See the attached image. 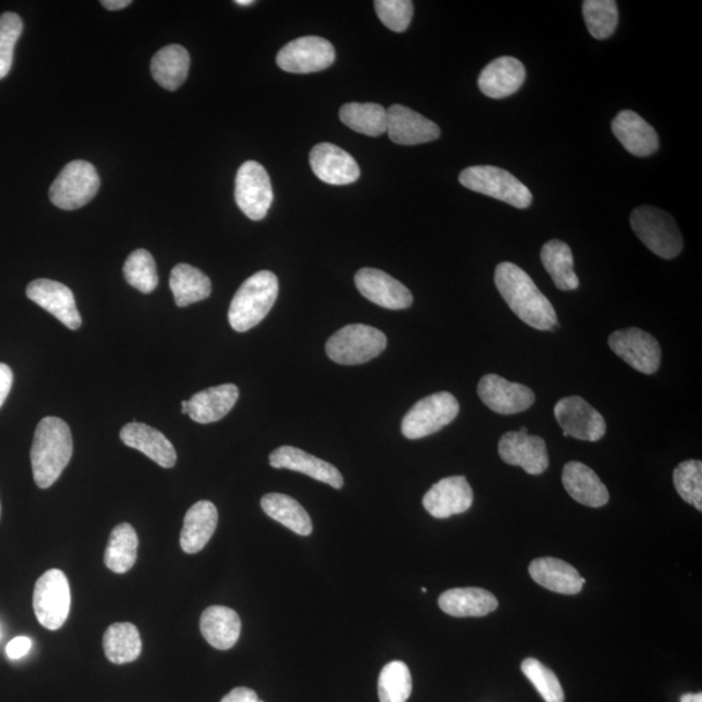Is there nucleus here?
Returning a JSON list of instances; mask_svg holds the SVG:
<instances>
[{
	"label": "nucleus",
	"mask_w": 702,
	"mask_h": 702,
	"mask_svg": "<svg viewBox=\"0 0 702 702\" xmlns=\"http://www.w3.org/2000/svg\"><path fill=\"white\" fill-rule=\"evenodd\" d=\"M499 295L522 321L539 331H551L558 318L551 302L526 271L510 261L499 264L495 272Z\"/></svg>",
	"instance_id": "obj_1"
},
{
	"label": "nucleus",
	"mask_w": 702,
	"mask_h": 702,
	"mask_svg": "<svg viewBox=\"0 0 702 702\" xmlns=\"http://www.w3.org/2000/svg\"><path fill=\"white\" fill-rule=\"evenodd\" d=\"M73 453L72 433L61 417H43L34 433L31 451V461L34 482L42 489H48L54 484Z\"/></svg>",
	"instance_id": "obj_2"
},
{
	"label": "nucleus",
	"mask_w": 702,
	"mask_h": 702,
	"mask_svg": "<svg viewBox=\"0 0 702 702\" xmlns=\"http://www.w3.org/2000/svg\"><path fill=\"white\" fill-rule=\"evenodd\" d=\"M279 296V280L271 271H260L246 280L230 302L229 324L236 332H248L273 308Z\"/></svg>",
	"instance_id": "obj_3"
},
{
	"label": "nucleus",
	"mask_w": 702,
	"mask_h": 702,
	"mask_svg": "<svg viewBox=\"0 0 702 702\" xmlns=\"http://www.w3.org/2000/svg\"><path fill=\"white\" fill-rule=\"evenodd\" d=\"M631 227L649 250L663 259H674L683 250V237L668 213L653 206H641L631 214Z\"/></svg>",
	"instance_id": "obj_4"
},
{
	"label": "nucleus",
	"mask_w": 702,
	"mask_h": 702,
	"mask_svg": "<svg viewBox=\"0 0 702 702\" xmlns=\"http://www.w3.org/2000/svg\"><path fill=\"white\" fill-rule=\"evenodd\" d=\"M460 183L468 190L484 194L525 210L533 205V193L517 177L503 168L474 166L463 169Z\"/></svg>",
	"instance_id": "obj_5"
},
{
	"label": "nucleus",
	"mask_w": 702,
	"mask_h": 702,
	"mask_svg": "<svg viewBox=\"0 0 702 702\" xmlns=\"http://www.w3.org/2000/svg\"><path fill=\"white\" fill-rule=\"evenodd\" d=\"M386 335L364 324H350L341 328L327 341L326 351L330 360L343 365L368 363L383 353Z\"/></svg>",
	"instance_id": "obj_6"
},
{
	"label": "nucleus",
	"mask_w": 702,
	"mask_h": 702,
	"mask_svg": "<svg viewBox=\"0 0 702 702\" xmlns=\"http://www.w3.org/2000/svg\"><path fill=\"white\" fill-rule=\"evenodd\" d=\"M101 180L92 163L73 161L62 169L50 188V199L62 210H78L99 193Z\"/></svg>",
	"instance_id": "obj_7"
},
{
	"label": "nucleus",
	"mask_w": 702,
	"mask_h": 702,
	"mask_svg": "<svg viewBox=\"0 0 702 702\" xmlns=\"http://www.w3.org/2000/svg\"><path fill=\"white\" fill-rule=\"evenodd\" d=\"M460 414V403L450 392L429 395L409 410L403 417L402 435L420 440L433 435L450 425Z\"/></svg>",
	"instance_id": "obj_8"
},
{
	"label": "nucleus",
	"mask_w": 702,
	"mask_h": 702,
	"mask_svg": "<svg viewBox=\"0 0 702 702\" xmlns=\"http://www.w3.org/2000/svg\"><path fill=\"white\" fill-rule=\"evenodd\" d=\"M33 608L44 629L56 631L63 627L70 616L71 588L62 570H49L37 580Z\"/></svg>",
	"instance_id": "obj_9"
},
{
	"label": "nucleus",
	"mask_w": 702,
	"mask_h": 702,
	"mask_svg": "<svg viewBox=\"0 0 702 702\" xmlns=\"http://www.w3.org/2000/svg\"><path fill=\"white\" fill-rule=\"evenodd\" d=\"M235 197L240 210L254 221L266 218L273 202L271 178L260 163L248 161L236 176Z\"/></svg>",
	"instance_id": "obj_10"
},
{
	"label": "nucleus",
	"mask_w": 702,
	"mask_h": 702,
	"mask_svg": "<svg viewBox=\"0 0 702 702\" xmlns=\"http://www.w3.org/2000/svg\"><path fill=\"white\" fill-rule=\"evenodd\" d=\"M609 347L633 370L653 375L661 365L662 350L651 333L627 328L610 334Z\"/></svg>",
	"instance_id": "obj_11"
},
{
	"label": "nucleus",
	"mask_w": 702,
	"mask_h": 702,
	"mask_svg": "<svg viewBox=\"0 0 702 702\" xmlns=\"http://www.w3.org/2000/svg\"><path fill=\"white\" fill-rule=\"evenodd\" d=\"M335 51L330 41L321 37H301L283 47L276 58L282 71L289 73H316L330 69Z\"/></svg>",
	"instance_id": "obj_12"
},
{
	"label": "nucleus",
	"mask_w": 702,
	"mask_h": 702,
	"mask_svg": "<svg viewBox=\"0 0 702 702\" xmlns=\"http://www.w3.org/2000/svg\"><path fill=\"white\" fill-rule=\"evenodd\" d=\"M555 416L565 437L596 443L607 433L603 416L578 395L559 400L555 406Z\"/></svg>",
	"instance_id": "obj_13"
},
{
	"label": "nucleus",
	"mask_w": 702,
	"mask_h": 702,
	"mask_svg": "<svg viewBox=\"0 0 702 702\" xmlns=\"http://www.w3.org/2000/svg\"><path fill=\"white\" fill-rule=\"evenodd\" d=\"M477 394L485 406L502 415L526 412L535 402V394L528 386L512 383L495 373L482 378Z\"/></svg>",
	"instance_id": "obj_14"
},
{
	"label": "nucleus",
	"mask_w": 702,
	"mask_h": 702,
	"mask_svg": "<svg viewBox=\"0 0 702 702\" xmlns=\"http://www.w3.org/2000/svg\"><path fill=\"white\" fill-rule=\"evenodd\" d=\"M498 454L507 465L522 467L529 475H541L549 467L547 444L529 433L506 432L499 440Z\"/></svg>",
	"instance_id": "obj_15"
},
{
	"label": "nucleus",
	"mask_w": 702,
	"mask_h": 702,
	"mask_svg": "<svg viewBox=\"0 0 702 702\" xmlns=\"http://www.w3.org/2000/svg\"><path fill=\"white\" fill-rule=\"evenodd\" d=\"M355 287L369 301L388 310H405L414 298L399 280L376 268H362L354 278Z\"/></svg>",
	"instance_id": "obj_16"
},
{
	"label": "nucleus",
	"mask_w": 702,
	"mask_h": 702,
	"mask_svg": "<svg viewBox=\"0 0 702 702\" xmlns=\"http://www.w3.org/2000/svg\"><path fill=\"white\" fill-rule=\"evenodd\" d=\"M474 503L472 485L465 476H451L432 485L423 497L424 509L433 518L446 519L466 513Z\"/></svg>",
	"instance_id": "obj_17"
},
{
	"label": "nucleus",
	"mask_w": 702,
	"mask_h": 702,
	"mask_svg": "<svg viewBox=\"0 0 702 702\" xmlns=\"http://www.w3.org/2000/svg\"><path fill=\"white\" fill-rule=\"evenodd\" d=\"M27 296L70 330L76 331L81 327L82 320L76 301L72 290L64 283L49 279L34 280L29 283Z\"/></svg>",
	"instance_id": "obj_18"
},
{
	"label": "nucleus",
	"mask_w": 702,
	"mask_h": 702,
	"mask_svg": "<svg viewBox=\"0 0 702 702\" xmlns=\"http://www.w3.org/2000/svg\"><path fill=\"white\" fill-rule=\"evenodd\" d=\"M386 133L398 145L429 144L442 134L438 125L412 109L393 104L386 110Z\"/></svg>",
	"instance_id": "obj_19"
},
{
	"label": "nucleus",
	"mask_w": 702,
	"mask_h": 702,
	"mask_svg": "<svg viewBox=\"0 0 702 702\" xmlns=\"http://www.w3.org/2000/svg\"><path fill=\"white\" fill-rule=\"evenodd\" d=\"M310 166L320 182L331 185L353 184L361 176L360 166L353 156L328 142L312 148Z\"/></svg>",
	"instance_id": "obj_20"
},
{
	"label": "nucleus",
	"mask_w": 702,
	"mask_h": 702,
	"mask_svg": "<svg viewBox=\"0 0 702 702\" xmlns=\"http://www.w3.org/2000/svg\"><path fill=\"white\" fill-rule=\"evenodd\" d=\"M525 80V65L517 58L502 56L485 66L477 85L488 99L504 100L517 93Z\"/></svg>",
	"instance_id": "obj_21"
},
{
	"label": "nucleus",
	"mask_w": 702,
	"mask_h": 702,
	"mask_svg": "<svg viewBox=\"0 0 702 702\" xmlns=\"http://www.w3.org/2000/svg\"><path fill=\"white\" fill-rule=\"evenodd\" d=\"M270 465L273 468H288L308 475L312 479L331 485L334 489L343 487V477L338 468L298 447L280 446L271 453Z\"/></svg>",
	"instance_id": "obj_22"
},
{
	"label": "nucleus",
	"mask_w": 702,
	"mask_h": 702,
	"mask_svg": "<svg viewBox=\"0 0 702 702\" xmlns=\"http://www.w3.org/2000/svg\"><path fill=\"white\" fill-rule=\"evenodd\" d=\"M611 130L626 151L639 158H646L659 151L660 141L653 126L637 112H619L611 123Z\"/></svg>",
	"instance_id": "obj_23"
},
{
	"label": "nucleus",
	"mask_w": 702,
	"mask_h": 702,
	"mask_svg": "<svg viewBox=\"0 0 702 702\" xmlns=\"http://www.w3.org/2000/svg\"><path fill=\"white\" fill-rule=\"evenodd\" d=\"M122 442L133 450L145 454L156 465L172 468L176 465L177 454L174 445L158 430L145 423L132 422L121 431Z\"/></svg>",
	"instance_id": "obj_24"
},
{
	"label": "nucleus",
	"mask_w": 702,
	"mask_h": 702,
	"mask_svg": "<svg viewBox=\"0 0 702 702\" xmlns=\"http://www.w3.org/2000/svg\"><path fill=\"white\" fill-rule=\"evenodd\" d=\"M565 489L575 502L588 507H602L609 503V491L600 477L580 462H569L564 468Z\"/></svg>",
	"instance_id": "obj_25"
},
{
	"label": "nucleus",
	"mask_w": 702,
	"mask_h": 702,
	"mask_svg": "<svg viewBox=\"0 0 702 702\" xmlns=\"http://www.w3.org/2000/svg\"><path fill=\"white\" fill-rule=\"evenodd\" d=\"M528 570L537 585L556 593L578 595L586 582L578 570L562 559L537 558L529 565Z\"/></svg>",
	"instance_id": "obj_26"
},
{
	"label": "nucleus",
	"mask_w": 702,
	"mask_h": 702,
	"mask_svg": "<svg viewBox=\"0 0 702 702\" xmlns=\"http://www.w3.org/2000/svg\"><path fill=\"white\" fill-rule=\"evenodd\" d=\"M240 398L235 384H223L194 394L189 400L190 420L199 424L219 422L226 416Z\"/></svg>",
	"instance_id": "obj_27"
},
{
	"label": "nucleus",
	"mask_w": 702,
	"mask_h": 702,
	"mask_svg": "<svg viewBox=\"0 0 702 702\" xmlns=\"http://www.w3.org/2000/svg\"><path fill=\"white\" fill-rule=\"evenodd\" d=\"M219 514L210 502L194 504L185 515L180 536L182 549L188 555H196L211 540L218 527Z\"/></svg>",
	"instance_id": "obj_28"
},
{
	"label": "nucleus",
	"mask_w": 702,
	"mask_h": 702,
	"mask_svg": "<svg viewBox=\"0 0 702 702\" xmlns=\"http://www.w3.org/2000/svg\"><path fill=\"white\" fill-rule=\"evenodd\" d=\"M438 607L452 617H485L498 608V601L482 588H454L440 596Z\"/></svg>",
	"instance_id": "obj_29"
},
{
	"label": "nucleus",
	"mask_w": 702,
	"mask_h": 702,
	"mask_svg": "<svg viewBox=\"0 0 702 702\" xmlns=\"http://www.w3.org/2000/svg\"><path fill=\"white\" fill-rule=\"evenodd\" d=\"M200 632L219 651L234 648L241 634V619L227 607H211L202 612Z\"/></svg>",
	"instance_id": "obj_30"
},
{
	"label": "nucleus",
	"mask_w": 702,
	"mask_h": 702,
	"mask_svg": "<svg viewBox=\"0 0 702 702\" xmlns=\"http://www.w3.org/2000/svg\"><path fill=\"white\" fill-rule=\"evenodd\" d=\"M190 55L180 44H168L153 58L152 74L166 91L175 92L188 79Z\"/></svg>",
	"instance_id": "obj_31"
},
{
	"label": "nucleus",
	"mask_w": 702,
	"mask_h": 702,
	"mask_svg": "<svg viewBox=\"0 0 702 702\" xmlns=\"http://www.w3.org/2000/svg\"><path fill=\"white\" fill-rule=\"evenodd\" d=\"M169 287L178 308L206 300L213 291L208 276L190 265H177L171 272Z\"/></svg>",
	"instance_id": "obj_32"
},
{
	"label": "nucleus",
	"mask_w": 702,
	"mask_h": 702,
	"mask_svg": "<svg viewBox=\"0 0 702 702\" xmlns=\"http://www.w3.org/2000/svg\"><path fill=\"white\" fill-rule=\"evenodd\" d=\"M260 505L268 517L281 523L290 531L300 536L311 535L312 522L310 515L295 498L281 495V493H270V495L261 498Z\"/></svg>",
	"instance_id": "obj_33"
},
{
	"label": "nucleus",
	"mask_w": 702,
	"mask_h": 702,
	"mask_svg": "<svg viewBox=\"0 0 702 702\" xmlns=\"http://www.w3.org/2000/svg\"><path fill=\"white\" fill-rule=\"evenodd\" d=\"M541 261L545 270L559 290L569 291L579 288V279L574 271V257L570 246L551 240L543 246Z\"/></svg>",
	"instance_id": "obj_34"
},
{
	"label": "nucleus",
	"mask_w": 702,
	"mask_h": 702,
	"mask_svg": "<svg viewBox=\"0 0 702 702\" xmlns=\"http://www.w3.org/2000/svg\"><path fill=\"white\" fill-rule=\"evenodd\" d=\"M138 536L130 523H122L112 531L104 553V564L116 574L130 571L137 561Z\"/></svg>",
	"instance_id": "obj_35"
},
{
	"label": "nucleus",
	"mask_w": 702,
	"mask_h": 702,
	"mask_svg": "<svg viewBox=\"0 0 702 702\" xmlns=\"http://www.w3.org/2000/svg\"><path fill=\"white\" fill-rule=\"evenodd\" d=\"M103 649L112 663L124 664L136 661L142 652V640L137 627L132 623L110 626L103 637Z\"/></svg>",
	"instance_id": "obj_36"
},
{
	"label": "nucleus",
	"mask_w": 702,
	"mask_h": 702,
	"mask_svg": "<svg viewBox=\"0 0 702 702\" xmlns=\"http://www.w3.org/2000/svg\"><path fill=\"white\" fill-rule=\"evenodd\" d=\"M340 118L348 128L365 136L386 133V110L376 103H348L341 107Z\"/></svg>",
	"instance_id": "obj_37"
},
{
	"label": "nucleus",
	"mask_w": 702,
	"mask_h": 702,
	"mask_svg": "<svg viewBox=\"0 0 702 702\" xmlns=\"http://www.w3.org/2000/svg\"><path fill=\"white\" fill-rule=\"evenodd\" d=\"M380 702H406L413 691V679L406 663L393 661L380 672Z\"/></svg>",
	"instance_id": "obj_38"
},
{
	"label": "nucleus",
	"mask_w": 702,
	"mask_h": 702,
	"mask_svg": "<svg viewBox=\"0 0 702 702\" xmlns=\"http://www.w3.org/2000/svg\"><path fill=\"white\" fill-rule=\"evenodd\" d=\"M582 17L596 40H608L618 25V6L615 0H586L582 2Z\"/></svg>",
	"instance_id": "obj_39"
},
{
	"label": "nucleus",
	"mask_w": 702,
	"mask_h": 702,
	"mask_svg": "<svg viewBox=\"0 0 702 702\" xmlns=\"http://www.w3.org/2000/svg\"><path fill=\"white\" fill-rule=\"evenodd\" d=\"M123 272L126 282L141 293H152L158 287L159 276L151 252L145 249L133 251L126 259Z\"/></svg>",
	"instance_id": "obj_40"
},
{
	"label": "nucleus",
	"mask_w": 702,
	"mask_h": 702,
	"mask_svg": "<svg viewBox=\"0 0 702 702\" xmlns=\"http://www.w3.org/2000/svg\"><path fill=\"white\" fill-rule=\"evenodd\" d=\"M674 485L686 504L699 512L702 510V463L701 461L682 462L674 469Z\"/></svg>",
	"instance_id": "obj_41"
},
{
	"label": "nucleus",
	"mask_w": 702,
	"mask_h": 702,
	"mask_svg": "<svg viewBox=\"0 0 702 702\" xmlns=\"http://www.w3.org/2000/svg\"><path fill=\"white\" fill-rule=\"evenodd\" d=\"M522 671L528 681L539 691L545 702H564L565 692L555 672L545 668L536 659H526L522 662Z\"/></svg>",
	"instance_id": "obj_42"
},
{
	"label": "nucleus",
	"mask_w": 702,
	"mask_h": 702,
	"mask_svg": "<svg viewBox=\"0 0 702 702\" xmlns=\"http://www.w3.org/2000/svg\"><path fill=\"white\" fill-rule=\"evenodd\" d=\"M24 29L19 14L6 12L0 14V80L7 78L13 64L14 47Z\"/></svg>",
	"instance_id": "obj_43"
},
{
	"label": "nucleus",
	"mask_w": 702,
	"mask_h": 702,
	"mask_svg": "<svg viewBox=\"0 0 702 702\" xmlns=\"http://www.w3.org/2000/svg\"><path fill=\"white\" fill-rule=\"evenodd\" d=\"M375 11L388 29L402 33L412 24L414 4L410 0H376Z\"/></svg>",
	"instance_id": "obj_44"
},
{
	"label": "nucleus",
	"mask_w": 702,
	"mask_h": 702,
	"mask_svg": "<svg viewBox=\"0 0 702 702\" xmlns=\"http://www.w3.org/2000/svg\"><path fill=\"white\" fill-rule=\"evenodd\" d=\"M32 648V640L27 637L14 638L6 648V653L11 660H20L27 655Z\"/></svg>",
	"instance_id": "obj_45"
},
{
	"label": "nucleus",
	"mask_w": 702,
	"mask_h": 702,
	"mask_svg": "<svg viewBox=\"0 0 702 702\" xmlns=\"http://www.w3.org/2000/svg\"><path fill=\"white\" fill-rule=\"evenodd\" d=\"M13 384V372L6 363H0V407L9 398Z\"/></svg>",
	"instance_id": "obj_46"
},
{
	"label": "nucleus",
	"mask_w": 702,
	"mask_h": 702,
	"mask_svg": "<svg viewBox=\"0 0 702 702\" xmlns=\"http://www.w3.org/2000/svg\"><path fill=\"white\" fill-rule=\"evenodd\" d=\"M259 698L256 692L246 686H238L224 696L221 702H258Z\"/></svg>",
	"instance_id": "obj_47"
},
{
	"label": "nucleus",
	"mask_w": 702,
	"mask_h": 702,
	"mask_svg": "<svg viewBox=\"0 0 702 702\" xmlns=\"http://www.w3.org/2000/svg\"><path fill=\"white\" fill-rule=\"evenodd\" d=\"M101 4L110 11L124 10L132 4V0H102Z\"/></svg>",
	"instance_id": "obj_48"
},
{
	"label": "nucleus",
	"mask_w": 702,
	"mask_h": 702,
	"mask_svg": "<svg viewBox=\"0 0 702 702\" xmlns=\"http://www.w3.org/2000/svg\"><path fill=\"white\" fill-rule=\"evenodd\" d=\"M681 702H702L701 693H686L681 699Z\"/></svg>",
	"instance_id": "obj_49"
},
{
	"label": "nucleus",
	"mask_w": 702,
	"mask_h": 702,
	"mask_svg": "<svg viewBox=\"0 0 702 702\" xmlns=\"http://www.w3.org/2000/svg\"><path fill=\"white\" fill-rule=\"evenodd\" d=\"M237 6L246 7L254 4L252 0H236Z\"/></svg>",
	"instance_id": "obj_50"
},
{
	"label": "nucleus",
	"mask_w": 702,
	"mask_h": 702,
	"mask_svg": "<svg viewBox=\"0 0 702 702\" xmlns=\"http://www.w3.org/2000/svg\"><path fill=\"white\" fill-rule=\"evenodd\" d=\"M182 407H183V414H188V412H189V401H183L182 402Z\"/></svg>",
	"instance_id": "obj_51"
},
{
	"label": "nucleus",
	"mask_w": 702,
	"mask_h": 702,
	"mask_svg": "<svg viewBox=\"0 0 702 702\" xmlns=\"http://www.w3.org/2000/svg\"><path fill=\"white\" fill-rule=\"evenodd\" d=\"M520 433H528V430L526 427L520 429L519 431Z\"/></svg>",
	"instance_id": "obj_52"
},
{
	"label": "nucleus",
	"mask_w": 702,
	"mask_h": 702,
	"mask_svg": "<svg viewBox=\"0 0 702 702\" xmlns=\"http://www.w3.org/2000/svg\"><path fill=\"white\" fill-rule=\"evenodd\" d=\"M0 514H2V505H0Z\"/></svg>",
	"instance_id": "obj_53"
},
{
	"label": "nucleus",
	"mask_w": 702,
	"mask_h": 702,
	"mask_svg": "<svg viewBox=\"0 0 702 702\" xmlns=\"http://www.w3.org/2000/svg\"><path fill=\"white\" fill-rule=\"evenodd\" d=\"M258 702H265V701L259 700Z\"/></svg>",
	"instance_id": "obj_54"
}]
</instances>
